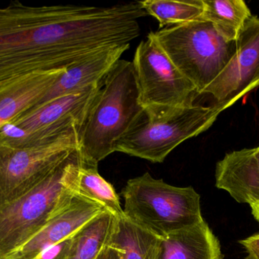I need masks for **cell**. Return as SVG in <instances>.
Returning a JSON list of instances; mask_svg holds the SVG:
<instances>
[{
  "label": "cell",
  "mask_w": 259,
  "mask_h": 259,
  "mask_svg": "<svg viewBox=\"0 0 259 259\" xmlns=\"http://www.w3.org/2000/svg\"><path fill=\"white\" fill-rule=\"evenodd\" d=\"M252 208V214L253 217H255V220L259 223V202L257 203L252 204L250 205Z\"/></svg>",
  "instance_id": "cb8c5ba5"
},
{
  "label": "cell",
  "mask_w": 259,
  "mask_h": 259,
  "mask_svg": "<svg viewBox=\"0 0 259 259\" xmlns=\"http://www.w3.org/2000/svg\"><path fill=\"white\" fill-rule=\"evenodd\" d=\"M132 62L120 59L104 78L79 132L80 159L98 165L142 112Z\"/></svg>",
  "instance_id": "7a4b0ae2"
},
{
  "label": "cell",
  "mask_w": 259,
  "mask_h": 259,
  "mask_svg": "<svg viewBox=\"0 0 259 259\" xmlns=\"http://www.w3.org/2000/svg\"><path fill=\"white\" fill-rule=\"evenodd\" d=\"M149 34L194 85L199 95L222 72L235 52V41H226L205 19L159 29Z\"/></svg>",
  "instance_id": "8992f818"
},
{
  "label": "cell",
  "mask_w": 259,
  "mask_h": 259,
  "mask_svg": "<svg viewBox=\"0 0 259 259\" xmlns=\"http://www.w3.org/2000/svg\"><path fill=\"white\" fill-rule=\"evenodd\" d=\"M77 194L100 204L117 217L124 215L119 196L113 186L99 173L98 165L87 164L81 159L77 179Z\"/></svg>",
  "instance_id": "d6986e66"
},
{
  "label": "cell",
  "mask_w": 259,
  "mask_h": 259,
  "mask_svg": "<svg viewBox=\"0 0 259 259\" xmlns=\"http://www.w3.org/2000/svg\"><path fill=\"white\" fill-rule=\"evenodd\" d=\"M132 63L143 108L187 106L199 95L149 33L137 47Z\"/></svg>",
  "instance_id": "ba28073f"
},
{
  "label": "cell",
  "mask_w": 259,
  "mask_h": 259,
  "mask_svg": "<svg viewBox=\"0 0 259 259\" xmlns=\"http://www.w3.org/2000/svg\"><path fill=\"white\" fill-rule=\"evenodd\" d=\"M240 243L246 249V259H259V234L240 240Z\"/></svg>",
  "instance_id": "7402d4cb"
},
{
  "label": "cell",
  "mask_w": 259,
  "mask_h": 259,
  "mask_svg": "<svg viewBox=\"0 0 259 259\" xmlns=\"http://www.w3.org/2000/svg\"><path fill=\"white\" fill-rule=\"evenodd\" d=\"M235 52L217 78L204 90L223 110L259 87V18L252 15L236 40Z\"/></svg>",
  "instance_id": "30bf717a"
},
{
  "label": "cell",
  "mask_w": 259,
  "mask_h": 259,
  "mask_svg": "<svg viewBox=\"0 0 259 259\" xmlns=\"http://www.w3.org/2000/svg\"><path fill=\"white\" fill-rule=\"evenodd\" d=\"M103 27L91 6L0 8V86L36 71L65 69L98 50Z\"/></svg>",
  "instance_id": "6da1fadb"
},
{
  "label": "cell",
  "mask_w": 259,
  "mask_h": 259,
  "mask_svg": "<svg viewBox=\"0 0 259 259\" xmlns=\"http://www.w3.org/2000/svg\"><path fill=\"white\" fill-rule=\"evenodd\" d=\"M215 186L239 203L259 202V146L227 154L216 165Z\"/></svg>",
  "instance_id": "4fadbf2b"
},
{
  "label": "cell",
  "mask_w": 259,
  "mask_h": 259,
  "mask_svg": "<svg viewBox=\"0 0 259 259\" xmlns=\"http://www.w3.org/2000/svg\"><path fill=\"white\" fill-rule=\"evenodd\" d=\"M129 48L130 44L109 47L73 64L62 72L54 85L33 107L98 85Z\"/></svg>",
  "instance_id": "7c38bea8"
},
{
  "label": "cell",
  "mask_w": 259,
  "mask_h": 259,
  "mask_svg": "<svg viewBox=\"0 0 259 259\" xmlns=\"http://www.w3.org/2000/svg\"><path fill=\"white\" fill-rule=\"evenodd\" d=\"M97 259H124L122 252L120 249L112 246L104 248Z\"/></svg>",
  "instance_id": "603a6c76"
},
{
  "label": "cell",
  "mask_w": 259,
  "mask_h": 259,
  "mask_svg": "<svg viewBox=\"0 0 259 259\" xmlns=\"http://www.w3.org/2000/svg\"><path fill=\"white\" fill-rule=\"evenodd\" d=\"M118 217L107 210L87 222L71 237L68 259H97L109 246Z\"/></svg>",
  "instance_id": "2e32d148"
},
{
  "label": "cell",
  "mask_w": 259,
  "mask_h": 259,
  "mask_svg": "<svg viewBox=\"0 0 259 259\" xmlns=\"http://www.w3.org/2000/svg\"><path fill=\"white\" fill-rule=\"evenodd\" d=\"M71 246V237L49 246L33 259H68Z\"/></svg>",
  "instance_id": "44dd1931"
},
{
  "label": "cell",
  "mask_w": 259,
  "mask_h": 259,
  "mask_svg": "<svg viewBox=\"0 0 259 259\" xmlns=\"http://www.w3.org/2000/svg\"><path fill=\"white\" fill-rule=\"evenodd\" d=\"M65 69L36 71L0 86V128L35 106Z\"/></svg>",
  "instance_id": "5bb4252c"
},
{
  "label": "cell",
  "mask_w": 259,
  "mask_h": 259,
  "mask_svg": "<svg viewBox=\"0 0 259 259\" xmlns=\"http://www.w3.org/2000/svg\"><path fill=\"white\" fill-rule=\"evenodd\" d=\"M219 239L206 222L160 239L157 259H222Z\"/></svg>",
  "instance_id": "9a60e30c"
},
{
  "label": "cell",
  "mask_w": 259,
  "mask_h": 259,
  "mask_svg": "<svg viewBox=\"0 0 259 259\" xmlns=\"http://www.w3.org/2000/svg\"><path fill=\"white\" fill-rule=\"evenodd\" d=\"M79 131L71 130L23 147L0 145V205L42 182L78 149Z\"/></svg>",
  "instance_id": "52a82bcc"
},
{
  "label": "cell",
  "mask_w": 259,
  "mask_h": 259,
  "mask_svg": "<svg viewBox=\"0 0 259 259\" xmlns=\"http://www.w3.org/2000/svg\"><path fill=\"white\" fill-rule=\"evenodd\" d=\"M160 239L133 224L125 216L118 217L109 246L122 252L124 259H157Z\"/></svg>",
  "instance_id": "e0dca14e"
},
{
  "label": "cell",
  "mask_w": 259,
  "mask_h": 259,
  "mask_svg": "<svg viewBox=\"0 0 259 259\" xmlns=\"http://www.w3.org/2000/svg\"><path fill=\"white\" fill-rule=\"evenodd\" d=\"M202 19L210 21L217 31L229 42H234L252 16L243 0H203Z\"/></svg>",
  "instance_id": "ac0fdd59"
},
{
  "label": "cell",
  "mask_w": 259,
  "mask_h": 259,
  "mask_svg": "<svg viewBox=\"0 0 259 259\" xmlns=\"http://www.w3.org/2000/svg\"><path fill=\"white\" fill-rule=\"evenodd\" d=\"M104 210L100 204L76 194L67 208L5 259H33L49 246L72 237L87 222Z\"/></svg>",
  "instance_id": "8fae6325"
},
{
  "label": "cell",
  "mask_w": 259,
  "mask_h": 259,
  "mask_svg": "<svg viewBox=\"0 0 259 259\" xmlns=\"http://www.w3.org/2000/svg\"><path fill=\"white\" fill-rule=\"evenodd\" d=\"M102 82L79 92L32 107L11 120L9 123L25 134L22 141L14 147L29 145L39 140L57 136L71 130L80 132Z\"/></svg>",
  "instance_id": "9c48e42d"
},
{
  "label": "cell",
  "mask_w": 259,
  "mask_h": 259,
  "mask_svg": "<svg viewBox=\"0 0 259 259\" xmlns=\"http://www.w3.org/2000/svg\"><path fill=\"white\" fill-rule=\"evenodd\" d=\"M140 3L146 14L158 21L159 29L198 21L203 16V0H145Z\"/></svg>",
  "instance_id": "ffe728a7"
},
{
  "label": "cell",
  "mask_w": 259,
  "mask_h": 259,
  "mask_svg": "<svg viewBox=\"0 0 259 259\" xmlns=\"http://www.w3.org/2000/svg\"><path fill=\"white\" fill-rule=\"evenodd\" d=\"M121 195L124 216L159 239L204 221L200 196L191 187H174L146 173L130 179Z\"/></svg>",
  "instance_id": "5b68a950"
},
{
  "label": "cell",
  "mask_w": 259,
  "mask_h": 259,
  "mask_svg": "<svg viewBox=\"0 0 259 259\" xmlns=\"http://www.w3.org/2000/svg\"><path fill=\"white\" fill-rule=\"evenodd\" d=\"M80 167L77 149L36 187L0 205V259L19 249L71 204Z\"/></svg>",
  "instance_id": "3957f363"
},
{
  "label": "cell",
  "mask_w": 259,
  "mask_h": 259,
  "mask_svg": "<svg viewBox=\"0 0 259 259\" xmlns=\"http://www.w3.org/2000/svg\"><path fill=\"white\" fill-rule=\"evenodd\" d=\"M223 109L217 105L143 108L117 140L115 152L162 163L181 143L208 130Z\"/></svg>",
  "instance_id": "277c9868"
}]
</instances>
